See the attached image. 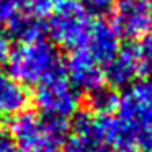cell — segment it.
<instances>
[{"label":"cell","mask_w":152,"mask_h":152,"mask_svg":"<svg viewBox=\"0 0 152 152\" xmlns=\"http://www.w3.org/2000/svg\"><path fill=\"white\" fill-rule=\"evenodd\" d=\"M17 13L15 0H0V23H8Z\"/></svg>","instance_id":"17"},{"label":"cell","mask_w":152,"mask_h":152,"mask_svg":"<svg viewBox=\"0 0 152 152\" xmlns=\"http://www.w3.org/2000/svg\"><path fill=\"white\" fill-rule=\"evenodd\" d=\"M34 103L44 116L69 119L79 113L80 93L62 72L38 83L34 90Z\"/></svg>","instance_id":"4"},{"label":"cell","mask_w":152,"mask_h":152,"mask_svg":"<svg viewBox=\"0 0 152 152\" xmlns=\"http://www.w3.org/2000/svg\"><path fill=\"white\" fill-rule=\"evenodd\" d=\"M10 34L17 38L20 43H30V41L44 39L46 26L41 23V20L33 17H28L25 13H17L8 21Z\"/></svg>","instance_id":"11"},{"label":"cell","mask_w":152,"mask_h":152,"mask_svg":"<svg viewBox=\"0 0 152 152\" xmlns=\"http://www.w3.org/2000/svg\"><path fill=\"white\" fill-rule=\"evenodd\" d=\"M10 34L5 30L0 28V66L5 64L8 61V56H10Z\"/></svg>","instance_id":"18"},{"label":"cell","mask_w":152,"mask_h":152,"mask_svg":"<svg viewBox=\"0 0 152 152\" xmlns=\"http://www.w3.org/2000/svg\"><path fill=\"white\" fill-rule=\"evenodd\" d=\"M62 152H87V151L80 147V145L77 144V142H74V141H72L69 145H67V147H64V151H62Z\"/></svg>","instance_id":"20"},{"label":"cell","mask_w":152,"mask_h":152,"mask_svg":"<svg viewBox=\"0 0 152 152\" xmlns=\"http://www.w3.org/2000/svg\"><path fill=\"white\" fill-rule=\"evenodd\" d=\"M90 152H115V151H113L111 147H106V145H100V147H95Z\"/></svg>","instance_id":"22"},{"label":"cell","mask_w":152,"mask_h":152,"mask_svg":"<svg viewBox=\"0 0 152 152\" xmlns=\"http://www.w3.org/2000/svg\"><path fill=\"white\" fill-rule=\"evenodd\" d=\"M145 4H147L149 10H151V13H152V0H145Z\"/></svg>","instance_id":"23"},{"label":"cell","mask_w":152,"mask_h":152,"mask_svg":"<svg viewBox=\"0 0 152 152\" xmlns=\"http://www.w3.org/2000/svg\"><path fill=\"white\" fill-rule=\"evenodd\" d=\"M115 28L121 38L142 39L152 31V13L145 0H116Z\"/></svg>","instance_id":"6"},{"label":"cell","mask_w":152,"mask_h":152,"mask_svg":"<svg viewBox=\"0 0 152 152\" xmlns=\"http://www.w3.org/2000/svg\"><path fill=\"white\" fill-rule=\"evenodd\" d=\"M128 93L132 98L137 100V102L152 106V79L141 77L137 82H134L131 85V88H129Z\"/></svg>","instance_id":"16"},{"label":"cell","mask_w":152,"mask_h":152,"mask_svg":"<svg viewBox=\"0 0 152 152\" xmlns=\"http://www.w3.org/2000/svg\"><path fill=\"white\" fill-rule=\"evenodd\" d=\"M139 64V75L145 79H152V34L142 38V41L136 46Z\"/></svg>","instance_id":"14"},{"label":"cell","mask_w":152,"mask_h":152,"mask_svg":"<svg viewBox=\"0 0 152 152\" xmlns=\"http://www.w3.org/2000/svg\"><path fill=\"white\" fill-rule=\"evenodd\" d=\"M30 103V93L26 87L20 83L8 72L0 70V119L15 118L26 111Z\"/></svg>","instance_id":"9"},{"label":"cell","mask_w":152,"mask_h":152,"mask_svg":"<svg viewBox=\"0 0 152 152\" xmlns=\"http://www.w3.org/2000/svg\"><path fill=\"white\" fill-rule=\"evenodd\" d=\"M15 4H17V10H21V13L43 20L49 17L54 0H15Z\"/></svg>","instance_id":"13"},{"label":"cell","mask_w":152,"mask_h":152,"mask_svg":"<svg viewBox=\"0 0 152 152\" xmlns=\"http://www.w3.org/2000/svg\"><path fill=\"white\" fill-rule=\"evenodd\" d=\"M8 70L23 85H38L46 79L64 72L56 46L46 39L20 43L8 56Z\"/></svg>","instance_id":"2"},{"label":"cell","mask_w":152,"mask_h":152,"mask_svg":"<svg viewBox=\"0 0 152 152\" xmlns=\"http://www.w3.org/2000/svg\"><path fill=\"white\" fill-rule=\"evenodd\" d=\"M64 74L79 92H85L88 95L100 90L105 83L103 66L90 56L85 48L74 49L69 54L64 66Z\"/></svg>","instance_id":"5"},{"label":"cell","mask_w":152,"mask_h":152,"mask_svg":"<svg viewBox=\"0 0 152 152\" xmlns=\"http://www.w3.org/2000/svg\"><path fill=\"white\" fill-rule=\"evenodd\" d=\"M74 131V142L85 149L87 152L93 151L95 147H100L102 144V136H100V123L98 115L93 111L77 113L72 124Z\"/></svg>","instance_id":"10"},{"label":"cell","mask_w":152,"mask_h":152,"mask_svg":"<svg viewBox=\"0 0 152 152\" xmlns=\"http://www.w3.org/2000/svg\"><path fill=\"white\" fill-rule=\"evenodd\" d=\"M115 152H142V151L139 147H136V145H124V147H119Z\"/></svg>","instance_id":"21"},{"label":"cell","mask_w":152,"mask_h":152,"mask_svg":"<svg viewBox=\"0 0 152 152\" xmlns=\"http://www.w3.org/2000/svg\"><path fill=\"white\" fill-rule=\"evenodd\" d=\"M0 152H18L13 139L5 131H0Z\"/></svg>","instance_id":"19"},{"label":"cell","mask_w":152,"mask_h":152,"mask_svg":"<svg viewBox=\"0 0 152 152\" xmlns=\"http://www.w3.org/2000/svg\"><path fill=\"white\" fill-rule=\"evenodd\" d=\"M82 7L85 8V12L90 17L103 18L106 15L113 13L116 5V0H79Z\"/></svg>","instance_id":"15"},{"label":"cell","mask_w":152,"mask_h":152,"mask_svg":"<svg viewBox=\"0 0 152 152\" xmlns=\"http://www.w3.org/2000/svg\"><path fill=\"white\" fill-rule=\"evenodd\" d=\"M69 131L67 119L23 111L12 119L8 134L18 152H61Z\"/></svg>","instance_id":"1"},{"label":"cell","mask_w":152,"mask_h":152,"mask_svg":"<svg viewBox=\"0 0 152 152\" xmlns=\"http://www.w3.org/2000/svg\"><path fill=\"white\" fill-rule=\"evenodd\" d=\"M83 48L88 51L90 56L96 62L105 66L121 49V36L115 28V25L100 18L96 21H92Z\"/></svg>","instance_id":"7"},{"label":"cell","mask_w":152,"mask_h":152,"mask_svg":"<svg viewBox=\"0 0 152 152\" xmlns=\"http://www.w3.org/2000/svg\"><path fill=\"white\" fill-rule=\"evenodd\" d=\"M105 80H108L113 88H124L132 85L139 75V64L136 46L121 48L115 57L103 67Z\"/></svg>","instance_id":"8"},{"label":"cell","mask_w":152,"mask_h":152,"mask_svg":"<svg viewBox=\"0 0 152 152\" xmlns=\"http://www.w3.org/2000/svg\"><path fill=\"white\" fill-rule=\"evenodd\" d=\"M121 96L111 88L102 87L100 90L90 93V108L96 115H113L116 113Z\"/></svg>","instance_id":"12"},{"label":"cell","mask_w":152,"mask_h":152,"mask_svg":"<svg viewBox=\"0 0 152 152\" xmlns=\"http://www.w3.org/2000/svg\"><path fill=\"white\" fill-rule=\"evenodd\" d=\"M92 26V17L79 0H54L46 31L53 41L66 49L83 48Z\"/></svg>","instance_id":"3"}]
</instances>
